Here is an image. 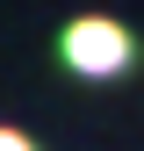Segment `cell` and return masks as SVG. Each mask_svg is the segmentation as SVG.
<instances>
[{"label":"cell","mask_w":144,"mask_h":151,"mask_svg":"<svg viewBox=\"0 0 144 151\" xmlns=\"http://www.w3.org/2000/svg\"><path fill=\"white\" fill-rule=\"evenodd\" d=\"M0 151H36V144L22 137V129H0Z\"/></svg>","instance_id":"cell-2"},{"label":"cell","mask_w":144,"mask_h":151,"mask_svg":"<svg viewBox=\"0 0 144 151\" xmlns=\"http://www.w3.org/2000/svg\"><path fill=\"white\" fill-rule=\"evenodd\" d=\"M65 58L79 65V72H115V65H130V36H122L115 22H79V29H65Z\"/></svg>","instance_id":"cell-1"}]
</instances>
